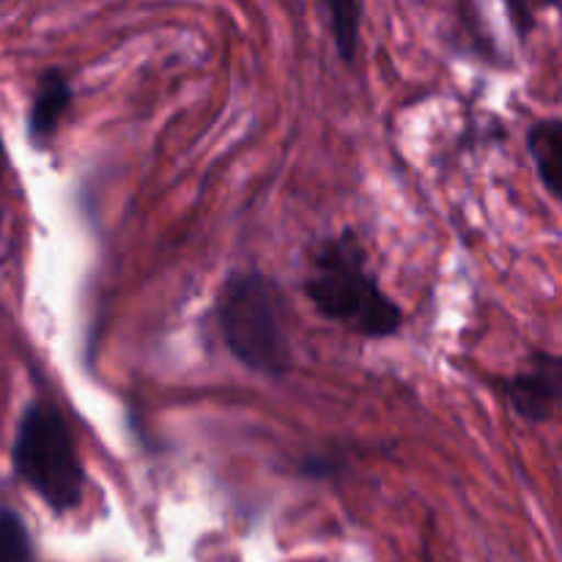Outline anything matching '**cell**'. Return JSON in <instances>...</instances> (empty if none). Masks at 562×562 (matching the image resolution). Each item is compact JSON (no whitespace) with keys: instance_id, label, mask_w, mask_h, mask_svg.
Here are the masks:
<instances>
[{"instance_id":"obj_9","label":"cell","mask_w":562,"mask_h":562,"mask_svg":"<svg viewBox=\"0 0 562 562\" xmlns=\"http://www.w3.org/2000/svg\"><path fill=\"white\" fill-rule=\"evenodd\" d=\"M335 467H340L338 459H329V456H316V459H307L302 470H305L311 477H327V475H333Z\"/></svg>"},{"instance_id":"obj_6","label":"cell","mask_w":562,"mask_h":562,"mask_svg":"<svg viewBox=\"0 0 562 562\" xmlns=\"http://www.w3.org/2000/svg\"><path fill=\"white\" fill-rule=\"evenodd\" d=\"M527 151H530L536 173L549 195L562 201V121L541 119L527 132Z\"/></svg>"},{"instance_id":"obj_2","label":"cell","mask_w":562,"mask_h":562,"mask_svg":"<svg viewBox=\"0 0 562 562\" xmlns=\"http://www.w3.org/2000/svg\"><path fill=\"white\" fill-rule=\"evenodd\" d=\"M217 322L225 346L247 371L263 376H283L289 371L283 294L267 274H231L217 302Z\"/></svg>"},{"instance_id":"obj_4","label":"cell","mask_w":562,"mask_h":562,"mask_svg":"<svg viewBox=\"0 0 562 562\" xmlns=\"http://www.w3.org/2000/svg\"><path fill=\"white\" fill-rule=\"evenodd\" d=\"M499 390L521 420L549 423L562 412V355L536 351L516 376L503 379Z\"/></svg>"},{"instance_id":"obj_5","label":"cell","mask_w":562,"mask_h":562,"mask_svg":"<svg viewBox=\"0 0 562 562\" xmlns=\"http://www.w3.org/2000/svg\"><path fill=\"white\" fill-rule=\"evenodd\" d=\"M71 104V86L66 80L64 71L49 69L42 77L36 88V97L31 102V115H27V135L36 146L53 140V135L58 132L60 119L69 110Z\"/></svg>"},{"instance_id":"obj_7","label":"cell","mask_w":562,"mask_h":562,"mask_svg":"<svg viewBox=\"0 0 562 562\" xmlns=\"http://www.w3.org/2000/svg\"><path fill=\"white\" fill-rule=\"evenodd\" d=\"M329 14V31H333L335 49H338L340 60L351 64L357 58V47H360V22H362V3H351V0H333L327 3Z\"/></svg>"},{"instance_id":"obj_3","label":"cell","mask_w":562,"mask_h":562,"mask_svg":"<svg viewBox=\"0 0 562 562\" xmlns=\"http://www.w3.org/2000/svg\"><path fill=\"white\" fill-rule=\"evenodd\" d=\"M16 475L53 514H69L82 503L86 470L64 417L49 404H31L11 448Z\"/></svg>"},{"instance_id":"obj_10","label":"cell","mask_w":562,"mask_h":562,"mask_svg":"<svg viewBox=\"0 0 562 562\" xmlns=\"http://www.w3.org/2000/svg\"><path fill=\"white\" fill-rule=\"evenodd\" d=\"M5 170V157H3V146H0V176H3Z\"/></svg>"},{"instance_id":"obj_1","label":"cell","mask_w":562,"mask_h":562,"mask_svg":"<svg viewBox=\"0 0 562 562\" xmlns=\"http://www.w3.org/2000/svg\"><path fill=\"white\" fill-rule=\"evenodd\" d=\"M305 294L318 313L362 338H390L404 324V311L368 269L366 245L355 231L333 236L316 250Z\"/></svg>"},{"instance_id":"obj_8","label":"cell","mask_w":562,"mask_h":562,"mask_svg":"<svg viewBox=\"0 0 562 562\" xmlns=\"http://www.w3.org/2000/svg\"><path fill=\"white\" fill-rule=\"evenodd\" d=\"M0 562H31V538L14 510H0Z\"/></svg>"}]
</instances>
